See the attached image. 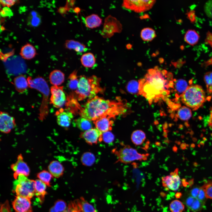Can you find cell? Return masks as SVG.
I'll return each mask as SVG.
<instances>
[{
    "label": "cell",
    "instance_id": "44dd1931",
    "mask_svg": "<svg viewBox=\"0 0 212 212\" xmlns=\"http://www.w3.org/2000/svg\"><path fill=\"white\" fill-rule=\"evenodd\" d=\"M64 46L66 49L69 50H73L78 53H82L87 50L85 44L73 39L66 40L64 44Z\"/></svg>",
    "mask_w": 212,
    "mask_h": 212
},
{
    "label": "cell",
    "instance_id": "e575fe53",
    "mask_svg": "<svg viewBox=\"0 0 212 212\" xmlns=\"http://www.w3.org/2000/svg\"><path fill=\"white\" fill-rule=\"evenodd\" d=\"M185 207L183 203L178 199L172 201L169 205V208L171 212H183Z\"/></svg>",
    "mask_w": 212,
    "mask_h": 212
},
{
    "label": "cell",
    "instance_id": "5b68a950",
    "mask_svg": "<svg viewBox=\"0 0 212 212\" xmlns=\"http://www.w3.org/2000/svg\"><path fill=\"white\" fill-rule=\"evenodd\" d=\"M182 102L187 107L196 110L201 107L206 100L202 87L194 85L189 86L181 96Z\"/></svg>",
    "mask_w": 212,
    "mask_h": 212
},
{
    "label": "cell",
    "instance_id": "6da1fadb",
    "mask_svg": "<svg viewBox=\"0 0 212 212\" xmlns=\"http://www.w3.org/2000/svg\"><path fill=\"white\" fill-rule=\"evenodd\" d=\"M120 100H105L95 96L88 100L83 107H80L79 113L82 117L94 121L102 117L109 116L113 118L125 113V104Z\"/></svg>",
    "mask_w": 212,
    "mask_h": 212
},
{
    "label": "cell",
    "instance_id": "7402d4cb",
    "mask_svg": "<svg viewBox=\"0 0 212 212\" xmlns=\"http://www.w3.org/2000/svg\"><path fill=\"white\" fill-rule=\"evenodd\" d=\"M102 19L96 14H92L86 16L85 19V26L88 28L93 29L99 27L102 24Z\"/></svg>",
    "mask_w": 212,
    "mask_h": 212
},
{
    "label": "cell",
    "instance_id": "7dc6e473",
    "mask_svg": "<svg viewBox=\"0 0 212 212\" xmlns=\"http://www.w3.org/2000/svg\"><path fill=\"white\" fill-rule=\"evenodd\" d=\"M16 1L13 0H0V3L3 6L9 8L14 5Z\"/></svg>",
    "mask_w": 212,
    "mask_h": 212
},
{
    "label": "cell",
    "instance_id": "ba28073f",
    "mask_svg": "<svg viewBox=\"0 0 212 212\" xmlns=\"http://www.w3.org/2000/svg\"><path fill=\"white\" fill-rule=\"evenodd\" d=\"M122 29L120 22L115 17L109 15L105 19L101 35L104 38H110L115 33H120Z\"/></svg>",
    "mask_w": 212,
    "mask_h": 212
},
{
    "label": "cell",
    "instance_id": "681fc988",
    "mask_svg": "<svg viewBox=\"0 0 212 212\" xmlns=\"http://www.w3.org/2000/svg\"><path fill=\"white\" fill-rule=\"evenodd\" d=\"M11 212L9 204L8 202L6 201L1 207V212Z\"/></svg>",
    "mask_w": 212,
    "mask_h": 212
},
{
    "label": "cell",
    "instance_id": "9a60e30c",
    "mask_svg": "<svg viewBox=\"0 0 212 212\" xmlns=\"http://www.w3.org/2000/svg\"><path fill=\"white\" fill-rule=\"evenodd\" d=\"M102 133L96 128H92L80 133V137L87 144L92 145L102 141Z\"/></svg>",
    "mask_w": 212,
    "mask_h": 212
},
{
    "label": "cell",
    "instance_id": "db71d44e",
    "mask_svg": "<svg viewBox=\"0 0 212 212\" xmlns=\"http://www.w3.org/2000/svg\"><path fill=\"white\" fill-rule=\"evenodd\" d=\"M148 15L147 14L145 15L144 16H143L141 17H143V19H147L148 18Z\"/></svg>",
    "mask_w": 212,
    "mask_h": 212
},
{
    "label": "cell",
    "instance_id": "484cf974",
    "mask_svg": "<svg viewBox=\"0 0 212 212\" xmlns=\"http://www.w3.org/2000/svg\"><path fill=\"white\" fill-rule=\"evenodd\" d=\"M73 124L83 132L92 128L93 127L92 121L81 117L74 120Z\"/></svg>",
    "mask_w": 212,
    "mask_h": 212
},
{
    "label": "cell",
    "instance_id": "d6a6232c",
    "mask_svg": "<svg viewBox=\"0 0 212 212\" xmlns=\"http://www.w3.org/2000/svg\"><path fill=\"white\" fill-rule=\"evenodd\" d=\"M37 177L47 186L49 187L51 186L50 181L53 176L49 171L43 170L37 174Z\"/></svg>",
    "mask_w": 212,
    "mask_h": 212
},
{
    "label": "cell",
    "instance_id": "f1b7e54d",
    "mask_svg": "<svg viewBox=\"0 0 212 212\" xmlns=\"http://www.w3.org/2000/svg\"><path fill=\"white\" fill-rule=\"evenodd\" d=\"M199 37V34L195 30L190 29L186 32L184 40L189 44L194 45L197 43Z\"/></svg>",
    "mask_w": 212,
    "mask_h": 212
},
{
    "label": "cell",
    "instance_id": "7c38bea8",
    "mask_svg": "<svg viewBox=\"0 0 212 212\" xmlns=\"http://www.w3.org/2000/svg\"><path fill=\"white\" fill-rule=\"evenodd\" d=\"M10 168L14 172L13 177L16 180L20 175H23L27 177L29 175L30 168L26 163L24 160L21 154L18 155L16 161L11 165Z\"/></svg>",
    "mask_w": 212,
    "mask_h": 212
},
{
    "label": "cell",
    "instance_id": "816d5d0a",
    "mask_svg": "<svg viewBox=\"0 0 212 212\" xmlns=\"http://www.w3.org/2000/svg\"><path fill=\"white\" fill-rule=\"evenodd\" d=\"M49 212H57V211L54 209L53 206L51 207L49 211Z\"/></svg>",
    "mask_w": 212,
    "mask_h": 212
},
{
    "label": "cell",
    "instance_id": "603a6c76",
    "mask_svg": "<svg viewBox=\"0 0 212 212\" xmlns=\"http://www.w3.org/2000/svg\"><path fill=\"white\" fill-rule=\"evenodd\" d=\"M20 54L23 58L29 60L35 57L37 54V51L32 45L27 43L21 48Z\"/></svg>",
    "mask_w": 212,
    "mask_h": 212
},
{
    "label": "cell",
    "instance_id": "bcb514c9",
    "mask_svg": "<svg viewBox=\"0 0 212 212\" xmlns=\"http://www.w3.org/2000/svg\"><path fill=\"white\" fill-rule=\"evenodd\" d=\"M1 15L3 17H11L13 14L12 10L7 7H4L1 11Z\"/></svg>",
    "mask_w": 212,
    "mask_h": 212
},
{
    "label": "cell",
    "instance_id": "4dcf8cb0",
    "mask_svg": "<svg viewBox=\"0 0 212 212\" xmlns=\"http://www.w3.org/2000/svg\"><path fill=\"white\" fill-rule=\"evenodd\" d=\"M177 116L181 120L184 121L188 120L191 117V111L187 107L182 106L178 110Z\"/></svg>",
    "mask_w": 212,
    "mask_h": 212
},
{
    "label": "cell",
    "instance_id": "4316f807",
    "mask_svg": "<svg viewBox=\"0 0 212 212\" xmlns=\"http://www.w3.org/2000/svg\"><path fill=\"white\" fill-rule=\"evenodd\" d=\"M82 65L87 68H92L96 63V60L94 54L92 53L88 52L84 53L80 58Z\"/></svg>",
    "mask_w": 212,
    "mask_h": 212
},
{
    "label": "cell",
    "instance_id": "f546056e",
    "mask_svg": "<svg viewBox=\"0 0 212 212\" xmlns=\"http://www.w3.org/2000/svg\"><path fill=\"white\" fill-rule=\"evenodd\" d=\"M140 36L144 41L149 42L153 40L156 36L155 31L150 27L143 29L141 31Z\"/></svg>",
    "mask_w": 212,
    "mask_h": 212
},
{
    "label": "cell",
    "instance_id": "52a82bcc",
    "mask_svg": "<svg viewBox=\"0 0 212 212\" xmlns=\"http://www.w3.org/2000/svg\"><path fill=\"white\" fill-rule=\"evenodd\" d=\"M14 190L17 196L31 199L35 194V180L23 175L19 176L14 182Z\"/></svg>",
    "mask_w": 212,
    "mask_h": 212
},
{
    "label": "cell",
    "instance_id": "9c48e42d",
    "mask_svg": "<svg viewBox=\"0 0 212 212\" xmlns=\"http://www.w3.org/2000/svg\"><path fill=\"white\" fill-rule=\"evenodd\" d=\"M155 2L154 0H125L123 1L122 6L125 9L140 13L150 9Z\"/></svg>",
    "mask_w": 212,
    "mask_h": 212
},
{
    "label": "cell",
    "instance_id": "6f0895ef",
    "mask_svg": "<svg viewBox=\"0 0 212 212\" xmlns=\"http://www.w3.org/2000/svg\"><path fill=\"white\" fill-rule=\"evenodd\" d=\"M62 212H70V211L68 209L67 210H65Z\"/></svg>",
    "mask_w": 212,
    "mask_h": 212
},
{
    "label": "cell",
    "instance_id": "9f6ffc18",
    "mask_svg": "<svg viewBox=\"0 0 212 212\" xmlns=\"http://www.w3.org/2000/svg\"><path fill=\"white\" fill-rule=\"evenodd\" d=\"M159 61L160 63H162L164 61V59L162 58H160Z\"/></svg>",
    "mask_w": 212,
    "mask_h": 212
},
{
    "label": "cell",
    "instance_id": "4fadbf2b",
    "mask_svg": "<svg viewBox=\"0 0 212 212\" xmlns=\"http://www.w3.org/2000/svg\"><path fill=\"white\" fill-rule=\"evenodd\" d=\"M14 118L7 112L1 111L0 113V130L4 133H10L16 126Z\"/></svg>",
    "mask_w": 212,
    "mask_h": 212
},
{
    "label": "cell",
    "instance_id": "c3c4849f",
    "mask_svg": "<svg viewBox=\"0 0 212 212\" xmlns=\"http://www.w3.org/2000/svg\"><path fill=\"white\" fill-rule=\"evenodd\" d=\"M200 190V187H195L191 189L189 191V195L197 198Z\"/></svg>",
    "mask_w": 212,
    "mask_h": 212
},
{
    "label": "cell",
    "instance_id": "f35d334b",
    "mask_svg": "<svg viewBox=\"0 0 212 212\" xmlns=\"http://www.w3.org/2000/svg\"><path fill=\"white\" fill-rule=\"evenodd\" d=\"M175 85L176 91L182 94L188 87L186 81L182 79L177 80Z\"/></svg>",
    "mask_w": 212,
    "mask_h": 212
},
{
    "label": "cell",
    "instance_id": "d6986e66",
    "mask_svg": "<svg viewBox=\"0 0 212 212\" xmlns=\"http://www.w3.org/2000/svg\"><path fill=\"white\" fill-rule=\"evenodd\" d=\"M48 169L53 176L57 178L62 175L64 170L63 165L57 160L51 161L48 166Z\"/></svg>",
    "mask_w": 212,
    "mask_h": 212
},
{
    "label": "cell",
    "instance_id": "836d02e7",
    "mask_svg": "<svg viewBox=\"0 0 212 212\" xmlns=\"http://www.w3.org/2000/svg\"><path fill=\"white\" fill-rule=\"evenodd\" d=\"M126 88L128 92L132 94H138L140 92L139 82L131 80L127 83Z\"/></svg>",
    "mask_w": 212,
    "mask_h": 212
},
{
    "label": "cell",
    "instance_id": "f5cc1de1",
    "mask_svg": "<svg viewBox=\"0 0 212 212\" xmlns=\"http://www.w3.org/2000/svg\"><path fill=\"white\" fill-rule=\"evenodd\" d=\"M181 193H177L175 194V197L176 198H180L181 196Z\"/></svg>",
    "mask_w": 212,
    "mask_h": 212
},
{
    "label": "cell",
    "instance_id": "3957f363",
    "mask_svg": "<svg viewBox=\"0 0 212 212\" xmlns=\"http://www.w3.org/2000/svg\"><path fill=\"white\" fill-rule=\"evenodd\" d=\"M100 78L95 75L87 77L81 75L79 78L77 88L75 92L78 100L82 101L87 98L91 99L103 90L100 85Z\"/></svg>",
    "mask_w": 212,
    "mask_h": 212
},
{
    "label": "cell",
    "instance_id": "ee69618b",
    "mask_svg": "<svg viewBox=\"0 0 212 212\" xmlns=\"http://www.w3.org/2000/svg\"><path fill=\"white\" fill-rule=\"evenodd\" d=\"M204 10L207 16L212 18V0L208 1L205 3Z\"/></svg>",
    "mask_w": 212,
    "mask_h": 212
},
{
    "label": "cell",
    "instance_id": "d590c367",
    "mask_svg": "<svg viewBox=\"0 0 212 212\" xmlns=\"http://www.w3.org/2000/svg\"><path fill=\"white\" fill-rule=\"evenodd\" d=\"M40 16L36 12L31 13L28 19V24L31 26L36 27L39 25L41 22Z\"/></svg>",
    "mask_w": 212,
    "mask_h": 212
},
{
    "label": "cell",
    "instance_id": "b9f144b4",
    "mask_svg": "<svg viewBox=\"0 0 212 212\" xmlns=\"http://www.w3.org/2000/svg\"><path fill=\"white\" fill-rule=\"evenodd\" d=\"M204 80L209 91L212 92V72H208L205 74Z\"/></svg>",
    "mask_w": 212,
    "mask_h": 212
},
{
    "label": "cell",
    "instance_id": "74e56055",
    "mask_svg": "<svg viewBox=\"0 0 212 212\" xmlns=\"http://www.w3.org/2000/svg\"><path fill=\"white\" fill-rule=\"evenodd\" d=\"M81 212H97L93 206L82 197L80 198Z\"/></svg>",
    "mask_w": 212,
    "mask_h": 212
},
{
    "label": "cell",
    "instance_id": "8fae6325",
    "mask_svg": "<svg viewBox=\"0 0 212 212\" xmlns=\"http://www.w3.org/2000/svg\"><path fill=\"white\" fill-rule=\"evenodd\" d=\"M50 103L56 108L61 107L67 101L63 87L52 86L50 88Z\"/></svg>",
    "mask_w": 212,
    "mask_h": 212
},
{
    "label": "cell",
    "instance_id": "5bb4252c",
    "mask_svg": "<svg viewBox=\"0 0 212 212\" xmlns=\"http://www.w3.org/2000/svg\"><path fill=\"white\" fill-rule=\"evenodd\" d=\"M30 199L25 197L16 196L12 202L15 212H32Z\"/></svg>",
    "mask_w": 212,
    "mask_h": 212
},
{
    "label": "cell",
    "instance_id": "8d00e7d4",
    "mask_svg": "<svg viewBox=\"0 0 212 212\" xmlns=\"http://www.w3.org/2000/svg\"><path fill=\"white\" fill-rule=\"evenodd\" d=\"M81 160L83 165L86 166H90L94 162L95 157L92 154L89 152H87L82 155Z\"/></svg>",
    "mask_w": 212,
    "mask_h": 212
},
{
    "label": "cell",
    "instance_id": "60d3db41",
    "mask_svg": "<svg viewBox=\"0 0 212 212\" xmlns=\"http://www.w3.org/2000/svg\"><path fill=\"white\" fill-rule=\"evenodd\" d=\"M53 207L57 212H62L65 210L67 205L64 201L59 200L55 202Z\"/></svg>",
    "mask_w": 212,
    "mask_h": 212
},
{
    "label": "cell",
    "instance_id": "ffe728a7",
    "mask_svg": "<svg viewBox=\"0 0 212 212\" xmlns=\"http://www.w3.org/2000/svg\"><path fill=\"white\" fill-rule=\"evenodd\" d=\"M47 185L39 179L35 180V194L39 199L40 202L42 203L44 200L45 196L47 194L46 191Z\"/></svg>",
    "mask_w": 212,
    "mask_h": 212
},
{
    "label": "cell",
    "instance_id": "277c9868",
    "mask_svg": "<svg viewBox=\"0 0 212 212\" xmlns=\"http://www.w3.org/2000/svg\"><path fill=\"white\" fill-rule=\"evenodd\" d=\"M27 79L29 87L37 90L43 95L38 116L39 120L43 121L46 119L49 113L48 103L50 90L46 80L42 77L32 79L31 77H28Z\"/></svg>",
    "mask_w": 212,
    "mask_h": 212
},
{
    "label": "cell",
    "instance_id": "d4e9b609",
    "mask_svg": "<svg viewBox=\"0 0 212 212\" xmlns=\"http://www.w3.org/2000/svg\"><path fill=\"white\" fill-rule=\"evenodd\" d=\"M49 80L53 86H59L64 80V74L60 70H54L52 71L49 75Z\"/></svg>",
    "mask_w": 212,
    "mask_h": 212
},
{
    "label": "cell",
    "instance_id": "f907efd6",
    "mask_svg": "<svg viewBox=\"0 0 212 212\" xmlns=\"http://www.w3.org/2000/svg\"><path fill=\"white\" fill-rule=\"evenodd\" d=\"M132 45L130 44H128L126 46V48L128 49H131L132 48Z\"/></svg>",
    "mask_w": 212,
    "mask_h": 212
},
{
    "label": "cell",
    "instance_id": "cb8c5ba5",
    "mask_svg": "<svg viewBox=\"0 0 212 212\" xmlns=\"http://www.w3.org/2000/svg\"><path fill=\"white\" fill-rule=\"evenodd\" d=\"M13 84L16 90L20 93H23L29 87L27 79L22 74L17 76L14 79Z\"/></svg>",
    "mask_w": 212,
    "mask_h": 212
},
{
    "label": "cell",
    "instance_id": "ac0fdd59",
    "mask_svg": "<svg viewBox=\"0 0 212 212\" xmlns=\"http://www.w3.org/2000/svg\"><path fill=\"white\" fill-rule=\"evenodd\" d=\"M184 203L188 208L194 212L201 211L205 204V203L189 195L185 199Z\"/></svg>",
    "mask_w": 212,
    "mask_h": 212
},
{
    "label": "cell",
    "instance_id": "83f0119b",
    "mask_svg": "<svg viewBox=\"0 0 212 212\" xmlns=\"http://www.w3.org/2000/svg\"><path fill=\"white\" fill-rule=\"evenodd\" d=\"M131 138L132 143L137 145L142 144L146 138V135L142 130H140L134 131L132 133Z\"/></svg>",
    "mask_w": 212,
    "mask_h": 212
},
{
    "label": "cell",
    "instance_id": "7a4b0ae2",
    "mask_svg": "<svg viewBox=\"0 0 212 212\" xmlns=\"http://www.w3.org/2000/svg\"><path fill=\"white\" fill-rule=\"evenodd\" d=\"M161 71L156 67L149 69L144 78L139 80V94L147 99L150 104L160 98L163 100L168 94L169 83Z\"/></svg>",
    "mask_w": 212,
    "mask_h": 212
},
{
    "label": "cell",
    "instance_id": "30bf717a",
    "mask_svg": "<svg viewBox=\"0 0 212 212\" xmlns=\"http://www.w3.org/2000/svg\"><path fill=\"white\" fill-rule=\"evenodd\" d=\"M178 172V169L176 168L169 175L162 177V185L165 190L175 191L179 189L181 180Z\"/></svg>",
    "mask_w": 212,
    "mask_h": 212
},
{
    "label": "cell",
    "instance_id": "11a10c76",
    "mask_svg": "<svg viewBox=\"0 0 212 212\" xmlns=\"http://www.w3.org/2000/svg\"><path fill=\"white\" fill-rule=\"evenodd\" d=\"M74 10L75 12L78 13L80 11V9L78 8H76Z\"/></svg>",
    "mask_w": 212,
    "mask_h": 212
},
{
    "label": "cell",
    "instance_id": "e0dca14e",
    "mask_svg": "<svg viewBox=\"0 0 212 212\" xmlns=\"http://www.w3.org/2000/svg\"><path fill=\"white\" fill-rule=\"evenodd\" d=\"M114 118L109 116L102 117L93 121L95 128L102 133L111 131L112 129Z\"/></svg>",
    "mask_w": 212,
    "mask_h": 212
},
{
    "label": "cell",
    "instance_id": "7bdbcfd3",
    "mask_svg": "<svg viewBox=\"0 0 212 212\" xmlns=\"http://www.w3.org/2000/svg\"><path fill=\"white\" fill-rule=\"evenodd\" d=\"M114 139V135L110 131L103 132L102 134V140L106 143H110Z\"/></svg>",
    "mask_w": 212,
    "mask_h": 212
},
{
    "label": "cell",
    "instance_id": "f6af8a7d",
    "mask_svg": "<svg viewBox=\"0 0 212 212\" xmlns=\"http://www.w3.org/2000/svg\"><path fill=\"white\" fill-rule=\"evenodd\" d=\"M207 199L212 200V183L205 184L203 186Z\"/></svg>",
    "mask_w": 212,
    "mask_h": 212
},
{
    "label": "cell",
    "instance_id": "1f68e13d",
    "mask_svg": "<svg viewBox=\"0 0 212 212\" xmlns=\"http://www.w3.org/2000/svg\"><path fill=\"white\" fill-rule=\"evenodd\" d=\"M77 71L75 70L72 72L68 77L67 86L72 90H77L79 81L77 75Z\"/></svg>",
    "mask_w": 212,
    "mask_h": 212
},
{
    "label": "cell",
    "instance_id": "2e32d148",
    "mask_svg": "<svg viewBox=\"0 0 212 212\" xmlns=\"http://www.w3.org/2000/svg\"><path fill=\"white\" fill-rule=\"evenodd\" d=\"M55 115L58 124L65 128L69 126L73 117V113L71 112L62 108L57 111Z\"/></svg>",
    "mask_w": 212,
    "mask_h": 212
},
{
    "label": "cell",
    "instance_id": "8992f818",
    "mask_svg": "<svg viewBox=\"0 0 212 212\" xmlns=\"http://www.w3.org/2000/svg\"><path fill=\"white\" fill-rule=\"evenodd\" d=\"M117 158V161L125 164H129L136 160H146L148 153L141 154L136 149L128 145H125L118 150H113Z\"/></svg>",
    "mask_w": 212,
    "mask_h": 212
},
{
    "label": "cell",
    "instance_id": "ab89813d",
    "mask_svg": "<svg viewBox=\"0 0 212 212\" xmlns=\"http://www.w3.org/2000/svg\"><path fill=\"white\" fill-rule=\"evenodd\" d=\"M68 209L70 212H81L80 199H76L70 203Z\"/></svg>",
    "mask_w": 212,
    "mask_h": 212
}]
</instances>
